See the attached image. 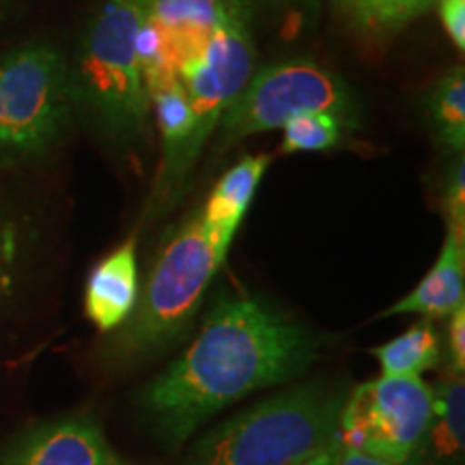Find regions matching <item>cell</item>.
Masks as SVG:
<instances>
[{
    "label": "cell",
    "instance_id": "9",
    "mask_svg": "<svg viewBox=\"0 0 465 465\" xmlns=\"http://www.w3.org/2000/svg\"><path fill=\"white\" fill-rule=\"evenodd\" d=\"M138 300L136 235L127 237L91 272L84 293V311L102 332L121 328Z\"/></svg>",
    "mask_w": 465,
    "mask_h": 465
},
{
    "label": "cell",
    "instance_id": "8",
    "mask_svg": "<svg viewBox=\"0 0 465 465\" xmlns=\"http://www.w3.org/2000/svg\"><path fill=\"white\" fill-rule=\"evenodd\" d=\"M0 465H124L91 418L54 420L22 435Z\"/></svg>",
    "mask_w": 465,
    "mask_h": 465
},
{
    "label": "cell",
    "instance_id": "12",
    "mask_svg": "<svg viewBox=\"0 0 465 465\" xmlns=\"http://www.w3.org/2000/svg\"><path fill=\"white\" fill-rule=\"evenodd\" d=\"M149 22L164 37L174 67L199 56L216 31L223 0H147Z\"/></svg>",
    "mask_w": 465,
    "mask_h": 465
},
{
    "label": "cell",
    "instance_id": "22",
    "mask_svg": "<svg viewBox=\"0 0 465 465\" xmlns=\"http://www.w3.org/2000/svg\"><path fill=\"white\" fill-rule=\"evenodd\" d=\"M449 330V347H450V364L452 373L461 375L465 366V306L457 308L450 315Z\"/></svg>",
    "mask_w": 465,
    "mask_h": 465
},
{
    "label": "cell",
    "instance_id": "13",
    "mask_svg": "<svg viewBox=\"0 0 465 465\" xmlns=\"http://www.w3.org/2000/svg\"><path fill=\"white\" fill-rule=\"evenodd\" d=\"M424 119L433 138L452 155L465 147V69L450 67L422 97Z\"/></svg>",
    "mask_w": 465,
    "mask_h": 465
},
{
    "label": "cell",
    "instance_id": "6",
    "mask_svg": "<svg viewBox=\"0 0 465 465\" xmlns=\"http://www.w3.org/2000/svg\"><path fill=\"white\" fill-rule=\"evenodd\" d=\"M334 114L349 130L360 125L358 102L345 80L311 61L287 58L252 72L218 125L220 147L254 134L281 130L304 114Z\"/></svg>",
    "mask_w": 465,
    "mask_h": 465
},
{
    "label": "cell",
    "instance_id": "11",
    "mask_svg": "<svg viewBox=\"0 0 465 465\" xmlns=\"http://www.w3.org/2000/svg\"><path fill=\"white\" fill-rule=\"evenodd\" d=\"M270 164L272 158L265 153L243 155L220 177L205 205L201 207V220L209 240L216 243L224 257Z\"/></svg>",
    "mask_w": 465,
    "mask_h": 465
},
{
    "label": "cell",
    "instance_id": "3",
    "mask_svg": "<svg viewBox=\"0 0 465 465\" xmlns=\"http://www.w3.org/2000/svg\"><path fill=\"white\" fill-rule=\"evenodd\" d=\"M342 403L319 383L276 394L207 433L188 465H304L339 438Z\"/></svg>",
    "mask_w": 465,
    "mask_h": 465
},
{
    "label": "cell",
    "instance_id": "18",
    "mask_svg": "<svg viewBox=\"0 0 465 465\" xmlns=\"http://www.w3.org/2000/svg\"><path fill=\"white\" fill-rule=\"evenodd\" d=\"M250 17L254 15H281L295 26L315 25L322 3L319 0H237Z\"/></svg>",
    "mask_w": 465,
    "mask_h": 465
},
{
    "label": "cell",
    "instance_id": "25",
    "mask_svg": "<svg viewBox=\"0 0 465 465\" xmlns=\"http://www.w3.org/2000/svg\"><path fill=\"white\" fill-rule=\"evenodd\" d=\"M5 3V0H0V5H3Z\"/></svg>",
    "mask_w": 465,
    "mask_h": 465
},
{
    "label": "cell",
    "instance_id": "21",
    "mask_svg": "<svg viewBox=\"0 0 465 465\" xmlns=\"http://www.w3.org/2000/svg\"><path fill=\"white\" fill-rule=\"evenodd\" d=\"M15 263V231L0 218V295L11 287V272Z\"/></svg>",
    "mask_w": 465,
    "mask_h": 465
},
{
    "label": "cell",
    "instance_id": "4",
    "mask_svg": "<svg viewBox=\"0 0 465 465\" xmlns=\"http://www.w3.org/2000/svg\"><path fill=\"white\" fill-rule=\"evenodd\" d=\"M224 259L209 240L201 209H194L173 229L151 265L147 284L113 342L114 358L138 362L183 339Z\"/></svg>",
    "mask_w": 465,
    "mask_h": 465
},
{
    "label": "cell",
    "instance_id": "15",
    "mask_svg": "<svg viewBox=\"0 0 465 465\" xmlns=\"http://www.w3.org/2000/svg\"><path fill=\"white\" fill-rule=\"evenodd\" d=\"M380 360L381 373L392 377H420L440 362L438 330L431 322H420L394 341L371 349Z\"/></svg>",
    "mask_w": 465,
    "mask_h": 465
},
{
    "label": "cell",
    "instance_id": "23",
    "mask_svg": "<svg viewBox=\"0 0 465 465\" xmlns=\"http://www.w3.org/2000/svg\"><path fill=\"white\" fill-rule=\"evenodd\" d=\"M325 465H394L386 459L373 457L369 452L356 450V449H347V446H341L339 440L332 446V452H330V459Z\"/></svg>",
    "mask_w": 465,
    "mask_h": 465
},
{
    "label": "cell",
    "instance_id": "5",
    "mask_svg": "<svg viewBox=\"0 0 465 465\" xmlns=\"http://www.w3.org/2000/svg\"><path fill=\"white\" fill-rule=\"evenodd\" d=\"M69 65L45 42L17 45L0 58V155L28 160L56 144L72 119Z\"/></svg>",
    "mask_w": 465,
    "mask_h": 465
},
{
    "label": "cell",
    "instance_id": "17",
    "mask_svg": "<svg viewBox=\"0 0 465 465\" xmlns=\"http://www.w3.org/2000/svg\"><path fill=\"white\" fill-rule=\"evenodd\" d=\"M345 124L334 114L315 113L289 121L282 127V153H312V151H330L342 141ZM349 130V127H347Z\"/></svg>",
    "mask_w": 465,
    "mask_h": 465
},
{
    "label": "cell",
    "instance_id": "16",
    "mask_svg": "<svg viewBox=\"0 0 465 465\" xmlns=\"http://www.w3.org/2000/svg\"><path fill=\"white\" fill-rule=\"evenodd\" d=\"M465 381L452 373L441 383L440 392L433 394L431 435L433 449L440 457H452L463 450L465 438Z\"/></svg>",
    "mask_w": 465,
    "mask_h": 465
},
{
    "label": "cell",
    "instance_id": "7",
    "mask_svg": "<svg viewBox=\"0 0 465 465\" xmlns=\"http://www.w3.org/2000/svg\"><path fill=\"white\" fill-rule=\"evenodd\" d=\"M433 394L420 377L360 383L342 403L339 444L403 465L431 427Z\"/></svg>",
    "mask_w": 465,
    "mask_h": 465
},
{
    "label": "cell",
    "instance_id": "20",
    "mask_svg": "<svg viewBox=\"0 0 465 465\" xmlns=\"http://www.w3.org/2000/svg\"><path fill=\"white\" fill-rule=\"evenodd\" d=\"M438 11L449 33L450 42L457 45L459 52L465 50V0H440Z\"/></svg>",
    "mask_w": 465,
    "mask_h": 465
},
{
    "label": "cell",
    "instance_id": "24",
    "mask_svg": "<svg viewBox=\"0 0 465 465\" xmlns=\"http://www.w3.org/2000/svg\"><path fill=\"white\" fill-rule=\"evenodd\" d=\"M336 440H339V438H336ZM334 444H336V441H334ZM334 444H332V446H334ZM332 446H328V449H325L323 452H319L317 457H312L311 461H306L304 465H325V463H328L330 452H332Z\"/></svg>",
    "mask_w": 465,
    "mask_h": 465
},
{
    "label": "cell",
    "instance_id": "19",
    "mask_svg": "<svg viewBox=\"0 0 465 465\" xmlns=\"http://www.w3.org/2000/svg\"><path fill=\"white\" fill-rule=\"evenodd\" d=\"M465 166L463 153L452 155V164L449 168L444 190V205L449 226H455L459 231H465Z\"/></svg>",
    "mask_w": 465,
    "mask_h": 465
},
{
    "label": "cell",
    "instance_id": "1",
    "mask_svg": "<svg viewBox=\"0 0 465 465\" xmlns=\"http://www.w3.org/2000/svg\"><path fill=\"white\" fill-rule=\"evenodd\" d=\"M317 341L304 325L250 295L220 293L199 336L141 392L168 446H182L216 411L304 373Z\"/></svg>",
    "mask_w": 465,
    "mask_h": 465
},
{
    "label": "cell",
    "instance_id": "2",
    "mask_svg": "<svg viewBox=\"0 0 465 465\" xmlns=\"http://www.w3.org/2000/svg\"><path fill=\"white\" fill-rule=\"evenodd\" d=\"M147 0H104L86 22L69 65L72 108L104 141L125 153L149 149L151 100L138 35L147 22Z\"/></svg>",
    "mask_w": 465,
    "mask_h": 465
},
{
    "label": "cell",
    "instance_id": "14",
    "mask_svg": "<svg viewBox=\"0 0 465 465\" xmlns=\"http://www.w3.org/2000/svg\"><path fill=\"white\" fill-rule=\"evenodd\" d=\"M349 28L369 39H388L427 14L435 0H332Z\"/></svg>",
    "mask_w": 465,
    "mask_h": 465
},
{
    "label": "cell",
    "instance_id": "10",
    "mask_svg": "<svg viewBox=\"0 0 465 465\" xmlns=\"http://www.w3.org/2000/svg\"><path fill=\"white\" fill-rule=\"evenodd\" d=\"M465 300V231L449 226L441 252L420 284L381 317L418 312L429 319L450 317Z\"/></svg>",
    "mask_w": 465,
    "mask_h": 465
}]
</instances>
